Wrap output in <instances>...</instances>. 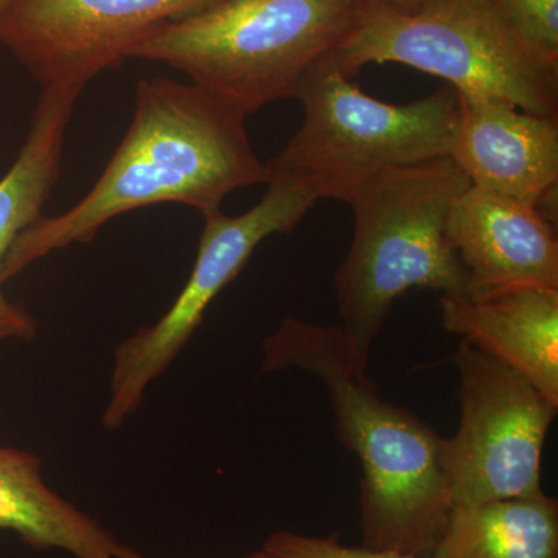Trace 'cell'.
I'll list each match as a JSON object with an SVG mask.
<instances>
[{
  "instance_id": "cell-7",
  "label": "cell",
  "mask_w": 558,
  "mask_h": 558,
  "mask_svg": "<svg viewBox=\"0 0 558 558\" xmlns=\"http://www.w3.org/2000/svg\"><path fill=\"white\" fill-rule=\"evenodd\" d=\"M266 185L263 199L240 216H226L220 208L202 213L204 230L196 263L178 299L159 322L128 337L113 352L102 413L106 429H119L137 413L146 389L179 357L209 304L241 274L260 242L295 230L319 201L303 180L270 178Z\"/></svg>"
},
{
  "instance_id": "cell-12",
  "label": "cell",
  "mask_w": 558,
  "mask_h": 558,
  "mask_svg": "<svg viewBox=\"0 0 558 558\" xmlns=\"http://www.w3.org/2000/svg\"><path fill=\"white\" fill-rule=\"evenodd\" d=\"M444 328L526 377L558 405V289L510 290L486 300L440 295Z\"/></svg>"
},
{
  "instance_id": "cell-3",
  "label": "cell",
  "mask_w": 558,
  "mask_h": 558,
  "mask_svg": "<svg viewBox=\"0 0 558 558\" xmlns=\"http://www.w3.org/2000/svg\"><path fill=\"white\" fill-rule=\"evenodd\" d=\"M469 186L457 163L440 157L373 175L348 197L354 236L333 289L339 328L360 374H368L374 340L403 293L465 292L468 274L447 240L446 226Z\"/></svg>"
},
{
  "instance_id": "cell-20",
  "label": "cell",
  "mask_w": 558,
  "mask_h": 558,
  "mask_svg": "<svg viewBox=\"0 0 558 558\" xmlns=\"http://www.w3.org/2000/svg\"><path fill=\"white\" fill-rule=\"evenodd\" d=\"M244 558H274L271 556H269V554L266 553V550H256V553H253V554H250V556L247 557H244Z\"/></svg>"
},
{
  "instance_id": "cell-11",
  "label": "cell",
  "mask_w": 558,
  "mask_h": 558,
  "mask_svg": "<svg viewBox=\"0 0 558 558\" xmlns=\"http://www.w3.org/2000/svg\"><path fill=\"white\" fill-rule=\"evenodd\" d=\"M446 233L468 274L469 299L558 289L556 222L537 207L469 186L450 209Z\"/></svg>"
},
{
  "instance_id": "cell-4",
  "label": "cell",
  "mask_w": 558,
  "mask_h": 558,
  "mask_svg": "<svg viewBox=\"0 0 558 558\" xmlns=\"http://www.w3.org/2000/svg\"><path fill=\"white\" fill-rule=\"evenodd\" d=\"M329 60L351 78L368 64L409 65L446 80L462 97L558 119V64L521 35L501 0H359Z\"/></svg>"
},
{
  "instance_id": "cell-17",
  "label": "cell",
  "mask_w": 558,
  "mask_h": 558,
  "mask_svg": "<svg viewBox=\"0 0 558 558\" xmlns=\"http://www.w3.org/2000/svg\"><path fill=\"white\" fill-rule=\"evenodd\" d=\"M513 24L535 47L558 64V0H501Z\"/></svg>"
},
{
  "instance_id": "cell-15",
  "label": "cell",
  "mask_w": 558,
  "mask_h": 558,
  "mask_svg": "<svg viewBox=\"0 0 558 558\" xmlns=\"http://www.w3.org/2000/svg\"><path fill=\"white\" fill-rule=\"evenodd\" d=\"M435 558H558V502L545 492L453 508Z\"/></svg>"
},
{
  "instance_id": "cell-5",
  "label": "cell",
  "mask_w": 558,
  "mask_h": 558,
  "mask_svg": "<svg viewBox=\"0 0 558 558\" xmlns=\"http://www.w3.org/2000/svg\"><path fill=\"white\" fill-rule=\"evenodd\" d=\"M359 0H218L167 22L128 58L161 62L245 117L295 98L301 80L343 40Z\"/></svg>"
},
{
  "instance_id": "cell-10",
  "label": "cell",
  "mask_w": 558,
  "mask_h": 558,
  "mask_svg": "<svg viewBox=\"0 0 558 558\" xmlns=\"http://www.w3.org/2000/svg\"><path fill=\"white\" fill-rule=\"evenodd\" d=\"M449 157L470 186L537 207L557 222L558 119L458 95Z\"/></svg>"
},
{
  "instance_id": "cell-1",
  "label": "cell",
  "mask_w": 558,
  "mask_h": 558,
  "mask_svg": "<svg viewBox=\"0 0 558 558\" xmlns=\"http://www.w3.org/2000/svg\"><path fill=\"white\" fill-rule=\"evenodd\" d=\"M245 119L196 84L140 81L134 119L100 179L75 207L43 215L17 234L3 263V281L50 253L89 244L124 213L157 204L211 211L234 190L269 182Z\"/></svg>"
},
{
  "instance_id": "cell-19",
  "label": "cell",
  "mask_w": 558,
  "mask_h": 558,
  "mask_svg": "<svg viewBox=\"0 0 558 558\" xmlns=\"http://www.w3.org/2000/svg\"><path fill=\"white\" fill-rule=\"evenodd\" d=\"M377 2L391 3V5H411V3L421 2V0H377Z\"/></svg>"
},
{
  "instance_id": "cell-16",
  "label": "cell",
  "mask_w": 558,
  "mask_h": 558,
  "mask_svg": "<svg viewBox=\"0 0 558 558\" xmlns=\"http://www.w3.org/2000/svg\"><path fill=\"white\" fill-rule=\"evenodd\" d=\"M263 550L274 558H435L417 557L410 554L391 553L355 548L340 543L337 535L332 537H310L295 532H275L264 542Z\"/></svg>"
},
{
  "instance_id": "cell-9",
  "label": "cell",
  "mask_w": 558,
  "mask_h": 558,
  "mask_svg": "<svg viewBox=\"0 0 558 558\" xmlns=\"http://www.w3.org/2000/svg\"><path fill=\"white\" fill-rule=\"evenodd\" d=\"M218 0H16L0 43L40 86L81 84L128 60L132 47L167 22Z\"/></svg>"
},
{
  "instance_id": "cell-13",
  "label": "cell",
  "mask_w": 558,
  "mask_h": 558,
  "mask_svg": "<svg viewBox=\"0 0 558 558\" xmlns=\"http://www.w3.org/2000/svg\"><path fill=\"white\" fill-rule=\"evenodd\" d=\"M84 87H43L20 156L0 180V341H31L38 333V323L27 307L3 292V263L17 234L43 216L57 186L65 131Z\"/></svg>"
},
{
  "instance_id": "cell-2",
  "label": "cell",
  "mask_w": 558,
  "mask_h": 558,
  "mask_svg": "<svg viewBox=\"0 0 558 558\" xmlns=\"http://www.w3.org/2000/svg\"><path fill=\"white\" fill-rule=\"evenodd\" d=\"M263 352V373L295 368L328 389L337 436L362 465L363 548L432 557L453 508L440 436L354 368L339 325L286 318Z\"/></svg>"
},
{
  "instance_id": "cell-18",
  "label": "cell",
  "mask_w": 558,
  "mask_h": 558,
  "mask_svg": "<svg viewBox=\"0 0 558 558\" xmlns=\"http://www.w3.org/2000/svg\"><path fill=\"white\" fill-rule=\"evenodd\" d=\"M14 2H16V0H0V25H2L3 20H5Z\"/></svg>"
},
{
  "instance_id": "cell-8",
  "label": "cell",
  "mask_w": 558,
  "mask_h": 558,
  "mask_svg": "<svg viewBox=\"0 0 558 558\" xmlns=\"http://www.w3.org/2000/svg\"><path fill=\"white\" fill-rule=\"evenodd\" d=\"M453 363L461 418L453 438H440L451 506L542 492L543 449L557 403L469 341L459 343Z\"/></svg>"
},
{
  "instance_id": "cell-14",
  "label": "cell",
  "mask_w": 558,
  "mask_h": 558,
  "mask_svg": "<svg viewBox=\"0 0 558 558\" xmlns=\"http://www.w3.org/2000/svg\"><path fill=\"white\" fill-rule=\"evenodd\" d=\"M0 531L39 550L75 558H142L97 520L47 486L43 461L28 451L0 447Z\"/></svg>"
},
{
  "instance_id": "cell-6",
  "label": "cell",
  "mask_w": 558,
  "mask_h": 558,
  "mask_svg": "<svg viewBox=\"0 0 558 558\" xmlns=\"http://www.w3.org/2000/svg\"><path fill=\"white\" fill-rule=\"evenodd\" d=\"M295 98L303 123L266 168L269 179L310 183L319 201L347 202L373 175L449 157L458 116L450 86L389 105L360 90L328 54L304 75Z\"/></svg>"
}]
</instances>
